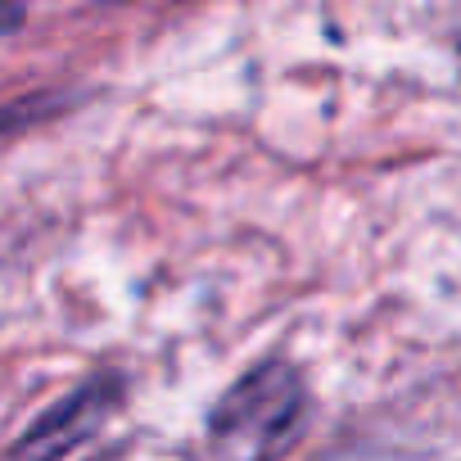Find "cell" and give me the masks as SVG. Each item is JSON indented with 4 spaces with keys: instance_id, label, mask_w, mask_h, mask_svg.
<instances>
[{
    "instance_id": "cell-1",
    "label": "cell",
    "mask_w": 461,
    "mask_h": 461,
    "mask_svg": "<svg viewBox=\"0 0 461 461\" xmlns=\"http://www.w3.org/2000/svg\"><path fill=\"white\" fill-rule=\"evenodd\" d=\"M299 411H303L299 371L285 362H263L258 371L230 384V393L212 407L208 429L230 461H267L290 443Z\"/></svg>"
},
{
    "instance_id": "cell-2",
    "label": "cell",
    "mask_w": 461,
    "mask_h": 461,
    "mask_svg": "<svg viewBox=\"0 0 461 461\" xmlns=\"http://www.w3.org/2000/svg\"><path fill=\"white\" fill-rule=\"evenodd\" d=\"M118 407V380L113 375H95L82 389L64 393L55 407H46L10 447V461H64L73 447H82L86 438H95V429L109 420V411Z\"/></svg>"
}]
</instances>
